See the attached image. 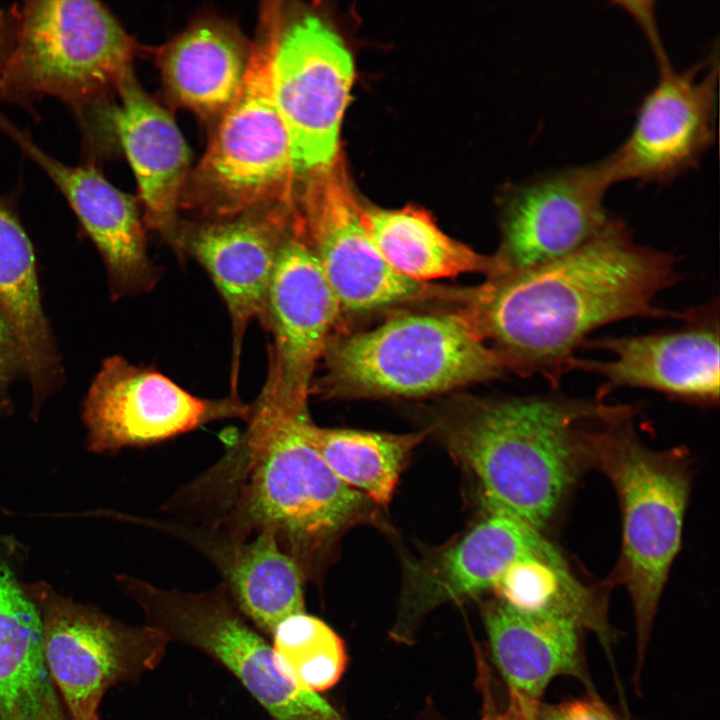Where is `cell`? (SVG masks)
Listing matches in <instances>:
<instances>
[{
    "mask_svg": "<svg viewBox=\"0 0 720 720\" xmlns=\"http://www.w3.org/2000/svg\"><path fill=\"white\" fill-rule=\"evenodd\" d=\"M304 178L296 206L342 311H371L424 296L422 283L397 273L380 254L363 222V207L336 162Z\"/></svg>",
    "mask_w": 720,
    "mask_h": 720,
    "instance_id": "obj_16",
    "label": "cell"
},
{
    "mask_svg": "<svg viewBox=\"0 0 720 720\" xmlns=\"http://www.w3.org/2000/svg\"><path fill=\"white\" fill-rule=\"evenodd\" d=\"M605 406L598 397L560 395L480 400L440 431L479 483L486 509L542 531L589 465L587 433Z\"/></svg>",
    "mask_w": 720,
    "mask_h": 720,
    "instance_id": "obj_3",
    "label": "cell"
},
{
    "mask_svg": "<svg viewBox=\"0 0 720 720\" xmlns=\"http://www.w3.org/2000/svg\"><path fill=\"white\" fill-rule=\"evenodd\" d=\"M659 76L643 99L631 133L606 161L614 183L666 184L694 168L714 142L718 49L676 71L662 44L652 46Z\"/></svg>",
    "mask_w": 720,
    "mask_h": 720,
    "instance_id": "obj_11",
    "label": "cell"
},
{
    "mask_svg": "<svg viewBox=\"0 0 720 720\" xmlns=\"http://www.w3.org/2000/svg\"><path fill=\"white\" fill-rule=\"evenodd\" d=\"M365 227L388 265L417 283L483 274L488 279L504 275L496 256L476 252L449 237L422 209L362 208Z\"/></svg>",
    "mask_w": 720,
    "mask_h": 720,
    "instance_id": "obj_26",
    "label": "cell"
},
{
    "mask_svg": "<svg viewBox=\"0 0 720 720\" xmlns=\"http://www.w3.org/2000/svg\"><path fill=\"white\" fill-rule=\"evenodd\" d=\"M492 590L519 613L566 620L594 633L607 652L616 640L607 593L581 581L546 537L511 561Z\"/></svg>",
    "mask_w": 720,
    "mask_h": 720,
    "instance_id": "obj_25",
    "label": "cell"
},
{
    "mask_svg": "<svg viewBox=\"0 0 720 720\" xmlns=\"http://www.w3.org/2000/svg\"><path fill=\"white\" fill-rule=\"evenodd\" d=\"M16 31L15 8L0 11V88L2 75L10 55Z\"/></svg>",
    "mask_w": 720,
    "mask_h": 720,
    "instance_id": "obj_33",
    "label": "cell"
},
{
    "mask_svg": "<svg viewBox=\"0 0 720 720\" xmlns=\"http://www.w3.org/2000/svg\"><path fill=\"white\" fill-rule=\"evenodd\" d=\"M133 519L201 553L222 576L240 612L261 632L272 636L281 621L304 612L306 577L274 532L264 530L241 540L176 518Z\"/></svg>",
    "mask_w": 720,
    "mask_h": 720,
    "instance_id": "obj_19",
    "label": "cell"
},
{
    "mask_svg": "<svg viewBox=\"0 0 720 720\" xmlns=\"http://www.w3.org/2000/svg\"><path fill=\"white\" fill-rule=\"evenodd\" d=\"M480 720H537V717L527 713L513 697L509 696L508 704L502 710L487 702Z\"/></svg>",
    "mask_w": 720,
    "mask_h": 720,
    "instance_id": "obj_34",
    "label": "cell"
},
{
    "mask_svg": "<svg viewBox=\"0 0 720 720\" xmlns=\"http://www.w3.org/2000/svg\"><path fill=\"white\" fill-rule=\"evenodd\" d=\"M26 590L39 611L45 665L70 720H99L111 686L138 679L165 655L170 641L150 625H126L48 586Z\"/></svg>",
    "mask_w": 720,
    "mask_h": 720,
    "instance_id": "obj_9",
    "label": "cell"
},
{
    "mask_svg": "<svg viewBox=\"0 0 720 720\" xmlns=\"http://www.w3.org/2000/svg\"><path fill=\"white\" fill-rule=\"evenodd\" d=\"M484 622L509 696L527 713L538 717L545 690L559 676L576 678L595 693L585 662L583 630L574 623L522 614L499 600L485 607Z\"/></svg>",
    "mask_w": 720,
    "mask_h": 720,
    "instance_id": "obj_21",
    "label": "cell"
},
{
    "mask_svg": "<svg viewBox=\"0 0 720 720\" xmlns=\"http://www.w3.org/2000/svg\"><path fill=\"white\" fill-rule=\"evenodd\" d=\"M354 78L342 39L316 16L281 27L271 62L274 101L296 178L336 162L341 121Z\"/></svg>",
    "mask_w": 720,
    "mask_h": 720,
    "instance_id": "obj_10",
    "label": "cell"
},
{
    "mask_svg": "<svg viewBox=\"0 0 720 720\" xmlns=\"http://www.w3.org/2000/svg\"><path fill=\"white\" fill-rule=\"evenodd\" d=\"M119 584L143 610L147 625L225 666L273 720H344L319 693L281 675L272 646L246 622L223 583L199 593L130 576L120 577Z\"/></svg>",
    "mask_w": 720,
    "mask_h": 720,
    "instance_id": "obj_8",
    "label": "cell"
},
{
    "mask_svg": "<svg viewBox=\"0 0 720 720\" xmlns=\"http://www.w3.org/2000/svg\"><path fill=\"white\" fill-rule=\"evenodd\" d=\"M272 638L277 669L298 688L319 693L340 679L344 644L321 619L305 612L291 615L276 626Z\"/></svg>",
    "mask_w": 720,
    "mask_h": 720,
    "instance_id": "obj_29",
    "label": "cell"
},
{
    "mask_svg": "<svg viewBox=\"0 0 720 720\" xmlns=\"http://www.w3.org/2000/svg\"><path fill=\"white\" fill-rule=\"evenodd\" d=\"M250 403L239 394L197 397L161 372L106 358L83 403L90 448L112 452L173 439L223 419L246 421Z\"/></svg>",
    "mask_w": 720,
    "mask_h": 720,
    "instance_id": "obj_13",
    "label": "cell"
},
{
    "mask_svg": "<svg viewBox=\"0 0 720 720\" xmlns=\"http://www.w3.org/2000/svg\"><path fill=\"white\" fill-rule=\"evenodd\" d=\"M634 407L609 405L587 434L589 465L613 485L622 514V548L610 584H622L633 609L636 670L649 645L659 602L681 544L691 471L680 448L657 450L635 431Z\"/></svg>",
    "mask_w": 720,
    "mask_h": 720,
    "instance_id": "obj_4",
    "label": "cell"
},
{
    "mask_svg": "<svg viewBox=\"0 0 720 720\" xmlns=\"http://www.w3.org/2000/svg\"><path fill=\"white\" fill-rule=\"evenodd\" d=\"M680 279L673 255L642 245L610 218L583 246L556 260L488 279L462 309L507 371L559 386L588 336L630 318L681 320L655 305Z\"/></svg>",
    "mask_w": 720,
    "mask_h": 720,
    "instance_id": "obj_1",
    "label": "cell"
},
{
    "mask_svg": "<svg viewBox=\"0 0 720 720\" xmlns=\"http://www.w3.org/2000/svg\"><path fill=\"white\" fill-rule=\"evenodd\" d=\"M303 432L340 481L382 506L391 501L410 453L427 434L324 428L310 418Z\"/></svg>",
    "mask_w": 720,
    "mask_h": 720,
    "instance_id": "obj_27",
    "label": "cell"
},
{
    "mask_svg": "<svg viewBox=\"0 0 720 720\" xmlns=\"http://www.w3.org/2000/svg\"><path fill=\"white\" fill-rule=\"evenodd\" d=\"M537 720H630L606 705L595 693L556 704H542Z\"/></svg>",
    "mask_w": 720,
    "mask_h": 720,
    "instance_id": "obj_30",
    "label": "cell"
},
{
    "mask_svg": "<svg viewBox=\"0 0 720 720\" xmlns=\"http://www.w3.org/2000/svg\"><path fill=\"white\" fill-rule=\"evenodd\" d=\"M20 376L25 377L22 354L14 331L0 308V414L11 408L9 388Z\"/></svg>",
    "mask_w": 720,
    "mask_h": 720,
    "instance_id": "obj_31",
    "label": "cell"
},
{
    "mask_svg": "<svg viewBox=\"0 0 720 720\" xmlns=\"http://www.w3.org/2000/svg\"><path fill=\"white\" fill-rule=\"evenodd\" d=\"M0 308L18 340L33 409L63 382V368L45 314L33 245L10 201L0 197Z\"/></svg>",
    "mask_w": 720,
    "mask_h": 720,
    "instance_id": "obj_23",
    "label": "cell"
},
{
    "mask_svg": "<svg viewBox=\"0 0 720 720\" xmlns=\"http://www.w3.org/2000/svg\"><path fill=\"white\" fill-rule=\"evenodd\" d=\"M296 216L294 200L230 219L182 221L176 256L189 257L206 271L230 317L231 393L238 394L245 332L253 320H263L274 269Z\"/></svg>",
    "mask_w": 720,
    "mask_h": 720,
    "instance_id": "obj_14",
    "label": "cell"
},
{
    "mask_svg": "<svg viewBox=\"0 0 720 720\" xmlns=\"http://www.w3.org/2000/svg\"><path fill=\"white\" fill-rule=\"evenodd\" d=\"M0 720H70L54 685L34 701L22 704Z\"/></svg>",
    "mask_w": 720,
    "mask_h": 720,
    "instance_id": "obj_32",
    "label": "cell"
},
{
    "mask_svg": "<svg viewBox=\"0 0 720 720\" xmlns=\"http://www.w3.org/2000/svg\"><path fill=\"white\" fill-rule=\"evenodd\" d=\"M52 685L43 657L38 608L0 563V719Z\"/></svg>",
    "mask_w": 720,
    "mask_h": 720,
    "instance_id": "obj_28",
    "label": "cell"
},
{
    "mask_svg": "<svg viewBox=\"0 0 720 720\" xmlns=\"http://www.w3.org/2000/svg\"><path fill=\"white\" fill-rule=\"evenodd\" d=\"M325 373L311 386L333 397H420L507 373L462 310L407 314L338 340L325 353Z\"/></svg>",
    "mask_w": 720,
    "mask_h": 720,
    "instance_id": "obj_6",
    "label": "cell"
},
{
    "mask_svg": "<svg viewBox=\"0 0 720 720\" xmlns=\"http://www.w3.org/2000/svg\"><path fill=\"white\" fill-rule=\"evenodd\" d=\"M541 530L498 510L455 543L407 565L408 604L425 609L492 590L506 566L537 546Z\"/></svg>",
    "mask_w": 720,
    "mask_h": 720,
    "instance_id": "obj_22",
    "label": "cell"
},
{
    "mask_svg": "<svg viewBox=\"0 0 720 720\" xmlns=\"http://www.w3.org/2000/svg\"><path fill=\"white\" fill-rule=\"evenodd\" d=\"M341 311L297 213L274 269L261 322L272 335V343L258 398L307 410L316 366Z\"/></svg>",
    "mask_w": 720,
    "mask_h": 720,
    "instance_id": "obj_12",
    "label": "cell"
},
{
    "mask_svg": "<svg viewBox=\"0 0 720 720\" xmlns=\"http://www.w3.org/2000/svg\"><path fill=\"white\" fill-rule=\"evenodd\" d=\"M0 128L66 198L103 260L112 299L151 291L162 270L148 254L147 229L138 200L116 188L93 164L71 166L53 158L6 118L0 121Z\"/></svg>",
    "mask_w": 720,
    "mask_h": 720,
    "instance_id": "obj_18",
    "label": "cell"
},
{
    "mask_svg": "<svg viewBox=\"0 0 720 720\" xmlns=\"http://www.w3.org/2000/svg\"><path fill=\"white\" fill-rule=\"evenodd\" d=\"M251 45L230 24L201 20L159 53L165 87L173 100L203 117H220L237 95Z\"/></svg>",
    "mask_w": 720,
    "mask_h": 720,
    "instance_id": "obj_24",
    "label": "cell"
},
{
    "mask_svg": "<svg viewBox=\"0 0 720 720\" xmlns=\"http://www.w3.org/2000/svg\"><path fill=\"white\" fill-rule=\"evenodd\" d=\"M613 183L602 159L537 174L511 190L494 254L504 275L561 258L591 240L610 219L604 197Z\"/></svg>",
    "mask_w": 720,
    "mask_h": 720,
    "instance_id": "obj_17",
    "label": "cell"
},
{
    "mask_svg": "<svg viewBox=\"0 0 720 720\" xmlns=\"http://www.w3.org/2000/svg\"><path fill=\"white\" fill-rule=\"evenodd\" d=\"M16 11L0 99L24 103L48 95L80 115L116 94L133 72L136 43L101 3L30 1Z\"/></svg>",
    "mask_w": 720,
    "mask_h": 720,
    "instance_id": "obj_7",
    "label": "cell"
},
{
    "mask_svg": "<svg viewBox=\"0 0 720 720\" xmlns=\"http://www.w3.org/2000/svg\"><path fill=\"white\" fill-rule=\"evenodd\" d=\"M116 95L111 119L137 181L145 227L176 255L181 199L192 171L189 148L172 116L142 89L133 72Z\"/></svg>",
    "mask_w": 720,
    "mask_h": 720,
    "instance_id": "obj_20",
    "label": "cell"
},
{
    "mask_svg": "<svg viewBox=\"0 0 720 720\" xmlns=\"http://www.w3.org/2000/svg\"><path fill=\"white\" fill-rule=\"evenodd\" d=\"M243 83L218 118L202 159L191 171L181 211L196 221L230 219L295 200L290 143L271 86V62L283 15L265 8Z\"/></svg>",
    "mask_w": 720,
    "mask_h": 720,
    "instance_id": "obj_5",
    "label": "cell"
},
{
    "mask_svg": "<svg viewBox=\"0 0 720 720\" xmlns=\"http://www.w3.org/2000/svg\"><path fill=\"white\" fill-rule=\"evenodd\" d=\"M309 418L256 398L221 458L163 509L241 540L270 530L305 576L313 574L372 501L340 481L311 446L303 432Z\"/></svg>",
    "mask_w": 720,
    "mask_h": 720,
    "instance_id": "obj_2",
    "label": "cell"
},
{
    "mask_svg": "<svg viewBox=\"0 0 720 720\" xmlns=\"http://www.w3.org/2000/svg\"><path fill=\"white\" fill-rule=\"evenodd\" d=\"M675 328L629 336L588 338L581 348L611 354L608 360L575 357L569 371L601 376L597 397L631 387L702 407L719 402L718 297L684 310Z\"/></svg>",
    "mask_w": 720,
    "mask_h": 720,
    "instance_id": "obj_15",
    "label": "cell"
}]
</instances>
